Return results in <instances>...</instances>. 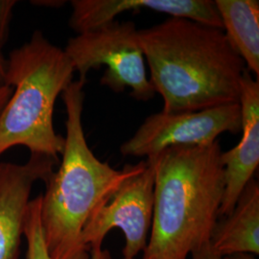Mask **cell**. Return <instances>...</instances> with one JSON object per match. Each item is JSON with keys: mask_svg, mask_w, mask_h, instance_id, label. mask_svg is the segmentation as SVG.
Here are the masks:
<instances>
[{"mask_svg": "<svg viewBox=\"0 0 259 259\" xmlns=\"http://www.w3.org/2000/svg\"><path fill=\"white\" fill-rule=\"evenodd\" d=\"M2 50L0 49V84H5L6 76V60L2 55Z\"/></svg>", "mask_w": 259, "mask_h": 259, "instance_id": "obj_18", "label": "cell"}, {"mask_svg": "<svg viewBox=\"0 0 259 259\" xmlns=\"http://www.w3.org/2000/svg\"><path fill=\"white\" fill-rule=\"evenodd\" d=\"M150 83L163 99V112L198 111L239 103L247 70L224 30L170 17L139 30Z\"/></svg>", "mask_w": 259, "mask_h": 259, "instance_id": "obj_1", "label": "cell"}, {"mask_svg": "<svg viewBox=\"0 0 259 259\" xmlns=\"http://www.w3.org/2000/svg\"><path fill=\"white\" fill-rule=\"evenodd\" d=\"M58 162L45 155H31L23 164L0 162V259H19L33 186L47 184Z\"/></svg>", "mask_w": 259, "mask_h": 259, "instance_id": "obj_8", "label": "cell"}, {"mask_svg": "<svg viewBox=\"0 0 259 259\" xmlns=\"http://www.w3.org/2000/svg\"><path fill=\"white\" fill-rule=\"evenodd\" d=\"M66 55L87 82L90 70L106 65L100 83L114 93L131 90L130 95L140 101L155 96L139 42V30L133 21L116 20L102 27L71 37L65 49Z\"/></svg>", "mask_w": 259, "mask_h": 259, "instance_id": "obj_5", "label": "cell"}, {"mask_svg": "<svg viewBox=\"0 0 259 259\" xmlns=\"http://www.w3.org/2000/svg\"><path fill=\"white\" fill-rule=\"evenodd\" d=\"M239 103L198 111L154 113L120 146L125 157H150L172 146H203L215 142L223 133L241 132Z\"/></svg>", "mask_w": 259, "mask_h": 259, "instance_id": "obj_6", "label": "cell"}, {"mask_svg": "<svg viewBox=\"0 0 259 259\" xmlns=\"http://www.w3.org/2000/svg\"><path fill=\"white\" fill-rule=\"evenodd\" d=\"M41 200L42 194H39L28 204L23 229V236L27 241L26 259H52L44 239L40 220Z\"/></svg>", "mask_w": 259, "mask_h": 259, "instance_id": "obj_13", "label": "cell"}, {"mask_svg": "<svg viewBox=\"0 0 259 259\" xmlns=\"http://www.w3.org/2000/svg\"><path fill=\"white\" fill-rule=\"evenodd\" d=\"M222 152L216 140L168 147L149 158L155 169L154 211L142 259H187L209 241L225 189Z\"/></svg>", "mask_w": 259, "mask_h": 259, "instance_id": "obj_2", "label": "cell"}, {"mask_svg": "<svg viewBox=\"0 0 259 259\" xmlns=\"http://www.w3.org/2000/svg\"><path fill=\"white\" fill-rule=\"evenodd\" d=\"M123 259H127V258H123ZM131 259H136V258H131Z\"/></svg>", "mask_w": 259, "mask_h": 259, "instance_id": "obj_21", "label": "cell"}, {"mask_svg": "<svg viewBox=\"0 0 259 259\" xmlns=\"http://www.w3.org/2000/svg\"><path fill=\"white\" fill-rule=\"evenodd\" d=\"M83 81H72L62 93L66 110L63 161L47 181L40 220L47 251L52 259H91L83 232L94 211L109 201L124 181L146 163L116 170L89 147L83 133Z\"/></svg>", "mask_w": 259, "mask_h": 259, "instance_id": "obj_3", "label": "cell"}, {"mask_svg": "<svg viewBox=\"0 0 259 259\" xmlns=\"http://www.w3.org/2000/svg\"><path fill=\"white\" fill-rule=\"evenodd\" d=\"M32 3H37L38 6H46V7H60L64 5L65 1H32Z\"/></svg>", "mask_w": 259, "mask_h": 259, "instance_id": "obj_20", "label": "cell"}, {"mask_svg": "<svg viewBox=\"0 0 259 259\" xmlns=\"http://www.w3.org/2000/svg\"><path fill=\"white\" fill-rule=\"evenodd\" d=\"M18 1L16 0H0V49L6 44L9 37L10 22L13 10Z\"/></svg>", "mask_w": 259, "mask_h": 259, "instance_id": "obj_14", "label": "cell"}, {"mask_svg": "<svg viewBox=\"0 0 259 259\" xmlns=\"http://www.w3.org/2000/svg\"><path fill=\"white\" fill-rule=\"evenodd\" d=\"M222 259H256L254 254L247 253V252H239V253H232L229 255L222 256Z\"/></svg>", "mask_w": 259, "mask_h": 259, "instance_id": "obj_19", "label": "cell"}, {"mask_svg": "<svg viewBox=\"0 0 259 259\" xmlns=\"http://www.w3.org/2000/svg\"><path fill=\"white\" fill-rule=\"evenodd\" d=\"M209 243L215 252L259 253V185L253 178L244 188L232 212L213 228Z\"/></svg>", "mask_w": 259, "mask_h": 259, "instance_id": "obj_11", "label": "cell"}, {"mask_svg": "<svg viewBox=\"0 0 259 259\" xmlns=\"http://www.w3.org/2000/svg\"><path fill=\"white\" fill-rule=\"evenodd\" d=\"M91 259H111L110 252L103 250L102 245H96L91 248Z\"/></svg>", "mask_w": 259, "mask_h": 259, "instance_id": "obj_17", "label": "cell"}, {"mask_svg": "<svg viewBox=\"0 0 259 259\" xmlns=\"http://www.w3.org/2000/svg\"><path fill=\"white\" fill-rule=\"evenodd\" d=\"M223 30L246 68L259 77L258 0H215Z\"/></svg>", "mask_w": 259, "mask_h": 259, "instance_id": "obj_12", "label": "cell"}, {"mask_svg": "<svg viewBox=\"0 0 259 259\" xmlns=\"http://www.w3.org/2000/svg\"><path fill=\"white\" fill-rule=\"evenodd\" d=\"M69 26L77 34L102 27L127 11L151 10L220 28L222 20L212 0H72Z\"/></svg>", "mask_w": 259, "mask_h": 259, "instance_id": "obj_10", "label": "cell"}, {"mask_svg": "<svg viewBox=\"0 0 259 259\" xmlns=\"http://www.w3.org/2000/svg\"><path fill=\"white\" fill-rule=\"evenodd\" d=\"M145 161L144 167L124 181L87 223L83 242L88 248L102 245L108 232L120 229L125 236L123 258H136L145 250L153 222L155 189L153 161Z\"/></svg>", "mask_w": 259, "mask_h": 259, "instance_id": "obj_7", "label": "cell"}, {"mask_svg": "<svg viewBox=\"0 0 259 259\" xmlns=\"http://www.w3.org/2000/svg\"><path fill=\"white\" fill-rule=\"evenodd\" d=\"M13 93V89L7 84H0V113Z\"/></svg>", "mask_w": 259, "mask_h": 259, "instance_id": "obj_16", "label": "cell"}, {"mask_svg": "<svg viewBox=\"0 0 259 259\" xmlns=\"http://www.w3.org/2000/svg\"><path fill=\"white\" fill-rule=\"evenodd\" d=\"M239 104L242 113L240 142L222 152L225 189L219 216L232 212L259 164V82L248 70L243 75Z\"/></svg>", "mask_w": 259, "mask_h": 259, "instance_id": "obj_9", "label": "cell"}, {"mask_svg": "<svg viewBox=\"0 0 259 259\" xmlns=\"http://www.w3.org/2000/svg\"><path fill=\"white\" fill-rule=\"evenodd\" d=\"M74 65L64 49L36 31L6 61L5 84L13 93L0 113V157L15 146L59 159L65 138L53 124L56 100L73 81Z\"/></svg>", "mask_w": 259, "mask_h": 259, "instance_id": "obj_4", "label": "cell"}, {"mask_svg": "<svg viewBox=\"0 0 259 259\" xmlns=\"http://www.w3.org/2000/svg\"><path fill=\"white\" fill-rule=\"evenodd\" d=\"M191 259H222V256L215 252L209 241H206L192 250L190 253Z\"/></svg>", "mask_w": 259, "mask_h": 259, "instance_id": "obj_15", "label": "cell"}]
</instances>
